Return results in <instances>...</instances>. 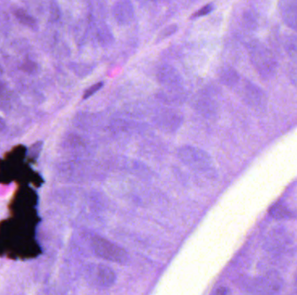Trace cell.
<instances>
[{
    "mask_svg": "<svg viewBox=\"0 0 297 295\" xmlns=\"http://www.w3.org/2000/svg\"><path fill=\"white\" fill-rule=\"evenodd\" d=\"M247 50L251 64L259 76L263 80L273 78L277 71L278 63L272 51L257 39L250 40Z\"/></svg>",
    "mask_w": 297,
    "mask_h": 295,
    "instance_id": "cell-1",
    "label": "cell"
},
{
    "mask_svg": "<svg viewBox=\"0 0 297 295\" xmlns=\"http://www.w3.org/2000/svg\"><path fill=\"white\" fill-rule=\"evenodd\" d=\"M283 286L280 273L271 270L249 281L247 285L248 295H278Z\"/></svg>",
    "mask_w": 297,
    "mask_h": 295,
    "instance_id": "cell-2",
    "label": "cell"
},
{
    "mask_svg": "<svg viewBox=\"0 0 297 295\" xmlns=\"http://www.w3.org/2000/svg\"><path fill=\"white\" fill-rule=\"evenodd\" d=\"M294 242L293 235L287 228L279 226L272 228L265 236L263 247L267 252L274 254L287 252Z\"/></svg>",
    "mask_w": 297,
    "mask_h": 295,
    "instance_id": "cell-3",
    "label": "cell"
},
{
    "mask_svg": "<svg viewBox=\"0 0 297 295\" xmlns=\"http://www.w3.org/2000/svg\"><path fill=\"white\" fill-rule=\"evenodd\" d=\"M241 97L253 110L263 113L268 107V96L259 86L245 80L239 91Z\"/></svg>",
    "mask_w": 297,
    "mask_h": 295,
    "instance_id": "cell-4",
    "label": "cell"
},
{
    "mask_svg": "<svg viewBox=\"0 0 297 295\" xmlns=\"http://www.w3.org/2000/svg\"><path fill=\"white\" fill-rule=\"evenodd\" d=\"M179 159L190 167L205 169L210 167L212 163L211 156L207 152L193 146H183L177 151Z\"/></svg>",
    "mask_w": 297,
    "mask_h": 295,
    "instance_id": "cell-5",
    "label": "cell"
},
{
    "mask_svg": "<svg viewBox=\"0 0 297 295\" xmlns=\"http://www.w3.org/2000/svg\"><path fill=\"white\" fill-rule=\"evenodd\" d=\"M92 247L95 254L105 260L119 263H123L127 260V254L123 248L104 238L93 239Z\"/></svg>",
    "mask_w": 297,
    "mask_h": 295,
    "instance_id": "cell-6",
    "label": "cell"
},
{
    "mask_svg": "<svg viewBox=\"0 0 297 295\" xmlns=\"http://www.w3.org/2000/svg\"><path fill=\"white\" fill-rule=\"evenodd\" d=\"M157 78L160 84L170 90H176L182 87V76L178 70L170 64H162L157 69Z\"/></svg>",
    "mask_w": 297,
    "mask_h": 295,
    "instance_id": "cell-7",
    "label": "cell"
},
{
    "mask_svg": "<svg viewBox=\"0 0 297 295\" xmlns=\"http://www.w3.org/2000/svg\"><path fill=\"white\" fill-rule=\"evenodd\" d=\"M155 123L161 130L172 133L177 130L182 123V117L173 110H165L157 114Z\"/></svg>",
    "mask_w": 297,
    "mask_h": 295,
    "instance_id": "cell-8",
    "label": "cell"
},
{
    "mask_svg": "<svg viewBox=\"0 0 297 295\" xmlns=\"http://www.w3.org/2000/svg\"><path fill=\"white\" fill-rule=\"evenodd\" d=\"M112 13L119 26H127L134 19V7L131 1L120 0L113 5Z\"/></svg>",
    "mask_w": 297,
    "mask_h": 295,
    "instance_id": "cell-9",
    "label": "cell"
},
{
    "mask_svg": "<svg viewBox=\"0 0 297 295\" xmlns=\"http://www.w3.org/2000/svg\"><path fill=\"white\" fill-rule=\"evenodd\" d=\"M278 8L283 22L297 33V0H282Z\"/></svg>",
    "mask_w": 297,
    "mask_h": 295,
    "instance_id": "cell-10",
    "label": "cell"
},
{
    "mask_svg": "<svg viewBox=\"0 0 297 295\" xmlns=\"http://www.w3.org/2000/svg\"><path fill=\"white\" fill-rule=\"evenodd\" d=\"M93 280L96 285L106 287L112 285L114 280H115V273L108 266H104V265H98V266L93 267L92 270Z\"/></svg>",
    "mask_w": 297,
    "mask_h": 295,
    "instance_id": "cell-11",
    "label": "cell"
},
{
    "mask_svg": "<svg viewBox=\"0 0 297 295\" xmlns=\"http://www.w3.org/2000/svg\"><path fill=\"white\" fill-rule=\"evenodd\" d=\"M219 79L221 83L226 87L234 88L239 84L241 76L234 68L227 66L221 69L219 72Z\"/></svg>",
    "mask_w": 297,
    "mask_h": 295,
    "instance_id": "cell-12",
    "label": "cell"
},
{
    "mask_svg": "<svg viewBox=\"0 0 297 295\" xmlns=\"http://www.w3.org/2000/svg\"><path fill=\"white\" fill-rule=\"evenodd\" d=\"M96 40L103 47H108L114 42V36L108 25L100 24L96 30Z\"/></svg>",
    "mask_w": 297,
    "mask_h": 295,
    "instance_id": "cell-13",
    "label": "cell"
},
{
    "mask_svg": "<svg viewBox=\"0 0 297 295\" xmlns=\"http://www.w3.org/2000/svg\"><path fill=\"white\" fill-rule=\"evenodd\" d=\"M268 213L271 217L277 220H282V219L287 220V219L294 217V215L290 209L282 203H276L274 205H272Z\"/></svg>",
    "mask_w": 297,
    "mask_h": 295,
    "instance_id": "cell-14",
    "label": "cell"
},
{
    "mask_svg": "<svg viewBox=\"0 0 297 295\" xmlns=\"http://www.w3.org/2000/svg\"><path fill=\"white\" fill-rule=\"evenodd\" d=\"M196 109L203 115L212 116L218 111V107L213 100L204 97L196 102Z\"/></svg>",
    "mask_w": 297,
    "mask_h": 295,
    "instance_id": "cell-15",
    "label": "cell"
},
{
    "mask_svg": "<svg viewBox=\"0 0 297 295\" xmlns=\"http://www.w3.org/2000/svg\"><path fill=\"white\" fill-rule=\"evenodd\" d=\"M283 46L286 53L290 57L293 63L297 64V34H288L283 40Z\"/></svg>",
    "mask_w": 297,
    "mask_h": 295,
    "instance_id": "cell-16",
    "label": "cell"
},
{
    "mask_svg": "<svg viewBox=\"0 0 297 295\" xmlns=\"http://www.w3.org/2000/svg\"><path fill=\"white\" fill-rule=\"evenodd\" d=\"M243 23L247 28L255 31L258 26V19L256 13L253 11H247L243 14Z\"/></svg>",
    "mask_w": 297,
    "mask_h": 295,
    "instance_id": "cell-17",
    "label": "cell"
},
{
    "mask_svg": "<svg viewBox=\"0 0 297 295\" xmlns=\"http://www.w3.org/2000/svg\"><path fill=\"white\" fill-rule=\"evenodd\" d=\"M178 30V26L176 24H171L169 26H166L164 28L162 29L160 31L159 33L157 34V39L156 42L159 43V42L163 41L164 39L171 37L173 34H175Z\"/></svg>",
    "mask_w": 297,
    "mask_h": 295,
    "instance_id": "cell-18",
    "label": "cell"
},
{
    "mask_svg": "<svg viewBox=\"0 0 297 295\" xmlns=\"http://www.w3.org/2000/svg\"><path fill=\"white\" fill-rule=\"evenodd\" d=\"M214 5L213 3H208L203 6V7L195 11V13L191 15V19H199L201 17H205L208 15L209 13H211L213 10H214Z\"/></svg>",
    "mask_w": 297,
    "mask_h": 295,
    "instance_id": "cell-19",
    "label": "cell"
},
{
    "mask_svg": "<svg viewBox=\"0 0 297 295\" xmlns=\"http://www.w3.org/2000/svg\"><path fill=\"white\" fill-rule=\"evenodd\" d=\"M15 15H16L17 19H19L20 22H22L24 25L30 26V27H34V25H35L34 20L32 19V17L30 16L28 13L24 12L23 10H18Z\"/></svg>",
    "mask_w": 297,
    "mask_h": 295,
    "instance_id": "cell-20",
    "label": "cell"
},
{
    "mask_svg": "<svg viewBox=\"0 0 297 295\" xmlns=\"http://www.w3.org/2000/svg\"><path fill=\"white\" fill-rule=\"evenodd\" d=\"M287 76L290 83L297 87V64L294 63L287 66Z\"/></svg>",
    "mask_w": 297,
    "mask_h": 295,
    "instance_id": "cell-21",
    "label": "cell"
},
{
    "mask_svg": "<svg viewBox=\"0 0 297 295\" xmlns=\"http://www.w3.org/2000/svg\"><path fill=\"white\" fill-rule=\"evenodd\" d=\"M103 86H104V83L103 82H98V83H96L95 84L90 86L83 93V99L89 98L91 95L96 94L97 91H99L100 89H102Z\"/></svg>",
    "mask_w": 297,
    "mask_h": 295,
    "instance_id": "cell-22",
    "label": "cell"
},
{
    "mask_svg": "<svg viewBox=\"0 0 297 295\" xmlns=\"http://www.w3.org/2000/svg\"><path fill=\"white\" fill-rule=\"evenodd\" d=\"M228 290L224 286H221L220 288L218 289L215 295H227Z\"/></svg>",
    "mask_w": 297,
    "mask_h": 295,
    "instance_id": "cell-23",
    "label": "cell"
},
{
    "mask_svg": "<svg viewBox=\"0 0 297 295\" xmlns=\"http://www.w3.org/2000/svg\"><path fill=\"white\" fill-rule=\"evenodd\" d=\"M6 127V123L2 118H0V131H3Z\"/></svg>",
    "mask_w": 297,
    "mask_h": 295,
    "instance_id": "cell-24",
    "label": "cell"
}]
</instances>
